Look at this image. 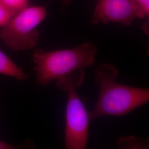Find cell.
Segmentation results:
<instances>
[{
  "mask_svg": "<svg viewBox=\"0 0 149 149\" xmlns=\"http://www.w3.org/2000/svg\"><path fill=\"white\" fill-rule=\"evenodd\" d=\"M13 15H15L13 13L7 10L0 3V28L3 26Z\"/></svg>",
  "mask_w": 149,
  "mask_h": 149,
  "instance_id": "obj_10",
  "label": "cell"
},
{
  "mask_svg": "<svg viewBox=\"0 0 149 149\" xmlns=\"http://www.w3.org/2000/svg\"><path fill=\"white\" fill-rule=\"evenodd\" d=\"M97 52V48L90 43L70 49L35 50L32 60L35 65L33 69L36 73V84L45 86L77 70L92 68L96 63Z\"/></svg>",
  "mask_w": 149,
  "mask_h": 149,
  "instance_id": "obj_2",
  "label": "cell"
},
{
  "mask_svg": "<svg viewBox=\"0 0 149 149\" xmlns=\"http://www.w3.org/2000/svg\"><path fill=\"white\" fill-rule=\"evenodd\" d=\"M0 3L15 15L29 6V0H0Z\"/></svg>",
  "mask_w": 149,
  "mask_h": 149,
  "instance_id": "obj_8",
  "label": "cell"
},
{
  "mask_svg": "<svg viewBox=\"0 0 149 149\" xmlns=\"http://www.w3.org/2000/svg\"><path fill=\"white\" fill-rule=\"evenodd\" d=\"M18 148V146L13 145L6 142L0 140V149H15Z\"/></svg>",
  "mask_w": 149,
  "mask_h": 149,
  "instance_id": "obj_11",
  "label": "cell"
},
{
  "mask_svg": "<svg viewBox=\"0 0 149 149\" xmlns=\"http://www.w3.org/2000/svg\"><path fill=\"white\" fill-rule=\"evenodd\" d=\"M71 0H62L63 3L65 5H69Z\"/></svg>",
  "mask_w": 149,
  "mask_h": 149,
  "instance_id": "obj_12",
  "label": "cell"
},
{
  "mask_svg": "<svg viewBox=\"0 0 149 149\" xmlns=\"http://www.w3.org/2000/svg\"><path fill=\"white\" fill-rule=\"evenodd\" d=\"M136 7L137 18H148L149 20V0H133Z\"/></svg>",
  "mask_w": 149,
  "mask_h": 149,
  "instance_id": "obj_9",
  "label": "cell"
},
{
  "mask_svg": "<svg viewBox=\"0 0 149 149\" xmlns=\"http://www.w3.org/2000/svg\"><path fill=\"white\" fill-rule=\"evenodd\" d=\"M45 6H32L11 17L1 27L0 38L13 51L27 50L35 48L39 42L38 26L45 19Z\"/></svg>",
  "mask_w": 149,
  "mask_h": 149,
  "instance_id": "obj_4",
  "label": "cell"
},
{
  "mask_svg": "<svg viewBox=\"0 0 149 149\" xmlns=\"http://www.w3.org/2000/svg\"><path fill=\"white\" fill-rule=\"evenodd\" d=\"M84 69H80L56 80L60 90L68 93L65 113L64 144L68 149H86L88 139L90 118L77 93L84 83Z\"/></svg>",
  "mask_w": 149,
  "mask_h": 149,
  "instance_id": "obj_3",
  "label": "cell"
},
{
  "mask_svg": "<svg viewBox=\"0 0 149 149\" xmlns=\"http://www.w3.org/2000/svg\"><path fill=\"white\" fill-rule=\"evenodd\" d=\"M116 144L122 149H149V141L148 139L132 135L118 139Z\"/></svg>",
  "mask_w": 149,
  "mask_h": 149,
  "instance_id": "obj_7",
  "label": "cell"
},
{
  "mask_svg": "<svg viewBox=\"0 0 149 149\" xmlns=\"http://www.w3.org/2000/svg\"><path fill=\"white\" fill-rule=\"evenodd\" d=\"M118 73L114 66L107 63L100 64L95 70V82L100 91L96 106L89 112L90 120L123 116L149 103V88L118 83Z\"/></svg>",
  "mask_w": 149,
  "mask_h": 149,
  "instance_id": "obj_1",
  "label": "cell"
},
{
  "mask_svg": "<svg viewBox=\"0 0 149 149\" xmlns=\"http://www.w3.org/2000/svg\"><path fill=\"white\" fill-rule=\"evenodd\" d=\"M137 18L133 0H97L91 23L114 22L127 27Z\"/></svg>",
  "mask_w": 149,
  "mask_h": 149,
  "instance_id": "obj_5",
  "label": "cell"
},
{
  "mask_svg": "<svg viewBox=\"0 0 149 149\" xmlns=\"http://www.w3.org/2000/svg\"><path fill=\"white\" fill-rule=\"evenodd\" d=\"M0 74L13 77L20 81H27L29 76L17 65L6 54L0 50Z\"/></svg>",
  "mask_w": 149,
  "mask_h": 149,
  "instance_id": "obj_6",
  "label": "cell"
}]
</instances>
